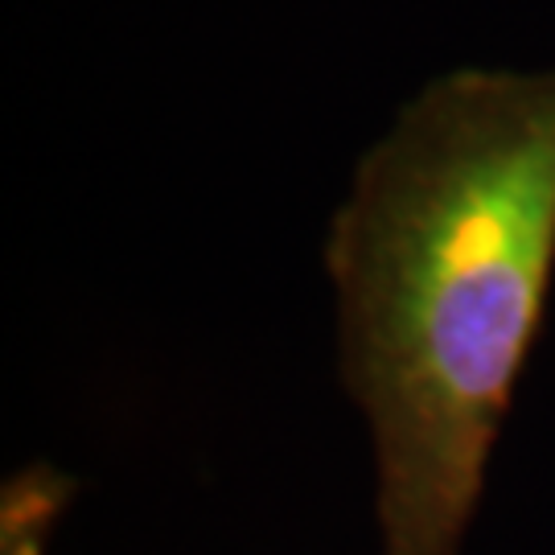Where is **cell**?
Returning <instances> with one entry per match:
<instances>
[{
    "instance_id": "1",
    "label": "cell",
    "mask_w": 555,
    "mask_h": 555,
    "mask_svg": "<svg viewBox=\"0 0 555 555\" xmlns=\"http://www.w3.org/2000/svg\"><path fill=\"white\" fill-rule=\"evenodd\" d=\"M383 555H461L555 272V70L428 82L325 243Z\"/></svg>"
}]
</instances>
